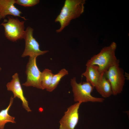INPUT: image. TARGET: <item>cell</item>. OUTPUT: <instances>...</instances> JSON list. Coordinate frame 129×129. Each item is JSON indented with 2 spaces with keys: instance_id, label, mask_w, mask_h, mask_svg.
<instances>
[{
  "instance_id": "obj_1",
  "label": "cell",
  "mask_w": 129,
  "mask_h": 129,
  "mask_svg": "<svg viewBox=\"0 0 129 129\" xmlns=\"http://www.w3.org/2000/svg\"><path fill=\"white\" fill-rule=\"evenodd\" d=\"M85 0H66L59 14L55 19L59 22V28L56 30L57 32H61L69 24L71 21L79 17L83 13Z\"/></svg>"
},
{
  "instance_id": "obj_2",
  "label": "cell",
  "mask_w": 129,
  "mask_h": 129,
  "mask_svg": "<svg viewBox=\"0 0 129 129\" xmlns=\"http://www.w3.org/2000/svg\"><path fill=\"white\" fill-rule=\"evenodd\" d=\"M116 47L115 42H112L109 46L104 47L99 53L88 60L86 66L97 65L101 73L104 74L111 66L119 61L115 55Z\"/></svg>"
},
{
  "instance_id": "obj_3",
  "label": "cell",
  "mask_w": 129,
  "mask_h": 129,
  "mask_svg": "<svg viewBox=\"0 0 129 129\" xmlns=\"http://www.w3.org/2000/svg\"><path fill=\"white\" fill-rule=\"evenodd\" d=\"M70 84L72 88L74 101L76 102L101 103L104 100L103 98L95 97L91 95L94 87L86 81L78 83L76 78L74 77L71 80Z\"/></svg>"
},
{
  "instance_id": "obj_4",
  "label": "cell",
  "mask_w": 129,
  "mask_h": 129,
  "mask_svg": "<svg viewBox=\"0 0 129 129\" xmlns=\"http://www.w3.org/2000/svg\"><path fill=\"white\" fill-rule=\"evenodd\" d=\"M7 18L8 20L5 19L0 24L4 27L6 38L13 42L24 39L25 32L24 22L9 16Z\"/></svg>"
},
{
  "instance_id": "obj_5",
  "label": "cell",
  "mask_w": 129,
  "mask_h": 129,
  "mask_svg": "<svg viewBox=\"0 0 129 129\" xmlns=\"http://www.w3.org/2000/svg\"><path fill=\"white\" fill-rule=\"evenodd\" d=\"M119 61L111 66L104 74L109 82L113 95H117L123 91L125 81L123 69L119 66Z\"/></svg>"
},
{
  "instance_id": "obj_6",
  "label": "cell",
  "mask_w": 129,
  "mask_h": 129,
  "mask_svg": "<svg viewBox=\"0 0 129 129\" xmlns=\"http://www.w3.org/2000/svg\"><path fill=\"white\" fill-rule=\"evenodd\" d=\"M33 30L32 28L29 26L27 27L25 30L24 38L25 41V47L22 55V57L29 56L37 57L48 51V50L42 51L40 50L38 43L33 36Z\"/></svg>"
},
{
  "instance_id": "obj_7",
  "label": "cell",
  "mask_w": 129,
  "mask_h": 129,
  "mask_svg": "<svg viewBox=\"0 0 129 129\" xmlns=\"http://www.w3.org/2000/svg\"><path fill=\"white\" fill-rule=\"evenodd\" d=\"M36 58L29 57L26 71L27 75V81L22 85L26 86H32L42 89L41 82L42 72L37 65Z\"/></svg>"
},
{
  "instance_id": "obj_8",
  "label": "cell",
  "mask_w": 129,
  "mask_h": 129,
  "mask_svg": "<svg viewBox=\"0 0 129 129\" xmlns=\"http://www.w3.org/2000/svg\"><path fill=\"white\" fill-rule=\"evenodd\" d=\"M81 103L76 102L67 108L59 121V129H75L78 123L79 110Z\"/></svg>"
},
{
  "instance_id": "obj_9",
  "label": "cell",
  "mask_w": 129,
  "mask_h": 129,
  "mask_svg": "<svg viewBox=\"0 0 129 129\" xmlns=\"http://www.w3.org/2000/svg\"><path fill=\"white\" fill-rule=\"evenodd\" d=\"M12 79L8 82L6 86L7 90L12 91L14 95L13 98L17 97L22 101L23 108L27 112L31 111L29 107L28 101L24 96L23 90L20 84L18 74L15 73L12 76Z\"/></svg>"
},
{
  "instance_id": "obj_10",
  "label": "cell",
  "mask_w": 129,
  "mask_h": 129,
  "mask_svg": "<svg viewBox=\"0 0 129 129\" xmlns=\"http://www.w3.org/2000/svg\"><path fill=\"white\" fill-rule=\"evenodd\" d=\"M16 0H0V20L8 15L18 16L25 20H27L21 16L22 12L15 5Z\"/></svg>"
},
{
  "instance_id": "obj_11",
  "label": "cell",
  "mask_w": 129,
  "mask_h": 129,
  "mask_svg": "<svg viewBox=\"0 0 129 129\" xmlns=\"http://www.w3.org/2000/svg\"><path fill=\"white\" fill-rule=\"evenodd\" d=\"M95 87L103 98H108L113 95L111 85L104 73L102 74L98 81Z\"/></svg>"
},
{
  "instance_id": "obj_12",
  "label": "cell",
  "mask_w": 129,
  "mask_h": 129,
  "mask_svg": "<svg viewBox=\"0 0 129 129\" xmlns=\"http://www.w3.org/2000/svg\"><path fill=\"white\" fill-rule=\"evenodd\" d=\"M86 66V70L82 75L86 77V81L95 87L102 73L100 72L98 66L97 65H89Z\"/></svg>"
},
{
  "instance_id": "obj_13",
  "label": "cell",
  "mask_w": 129,
  "mask_h": 129,
  "mask_svg": "<svg viewBox=\"0 0 129 129\" xmlns=\"http://www.w3.org/2000/svg\"><path fill=\"white\" fill-rule=\"evenodd\" d=\"M13 97H11L8 107L0 112V129H4L5 124L7 123H16L15 121V117L10 116L8 113L13 103Z\"/></svg>"
},
{
  "instance_id": "obj_14",
  "label": "cell",
  "mask_w": 129,
  "mask_h": 129,
  "mask_svg": "<svg viewBox=\"0 0 129 129\" xmlns=\"http://www.w3.org/2000/svg\"><path fill=\"white\" fill-rule=\"evenodd\" d=\"M51 70L45 69L42 72L41 82L42 90L47 89L50 86L54 75Z\"/></svg>"
},
{
  "instance_id": "obj_15",
  "label": "cell",
  "mask_w": 129,
  "mask_h": 129,
  "mask_svg": "<svg viewBox=\"0 0 129 129\" xmlns=\"http://www.w3.org/2000/svg\"><path fill=\"white\" fill-rule=\"evenodd\" d=\"M68 74V71L64 68L60 70L57 73L54 74L51 84L46 90L49 92L52 91L57 87L61 78Z\"/></svg>"
},
{
  "instance_id": "obj_16",
  "label": "cell",
  "mask_w": 129,
  "mask_h": 129,
  "mask_svg": "<svg viewBox=\"0 0 129 129\" xmlns=\"http://www.w3.org/2000/svg\"><path fill=\"white\" fill-rule=\"evenodd\" d=\"M40 2L39 0H16V3L25 7L34 6Z\"/></svg>"
},
{
  "instance_id": "obj_17",
  "label": "cell",
  "mask_w": 129,
  "mask_h": 129,
  "mask_svg": "<svg viewBox=\"0 0 129 129\" xmlns=\"http://www.w3.org/2000/svg\"><path fill=\"white\" fill-rule=\"evenodd\" d=\"M1 70V68L0 67V71Z\"/></svg>"
}]
</instances>
